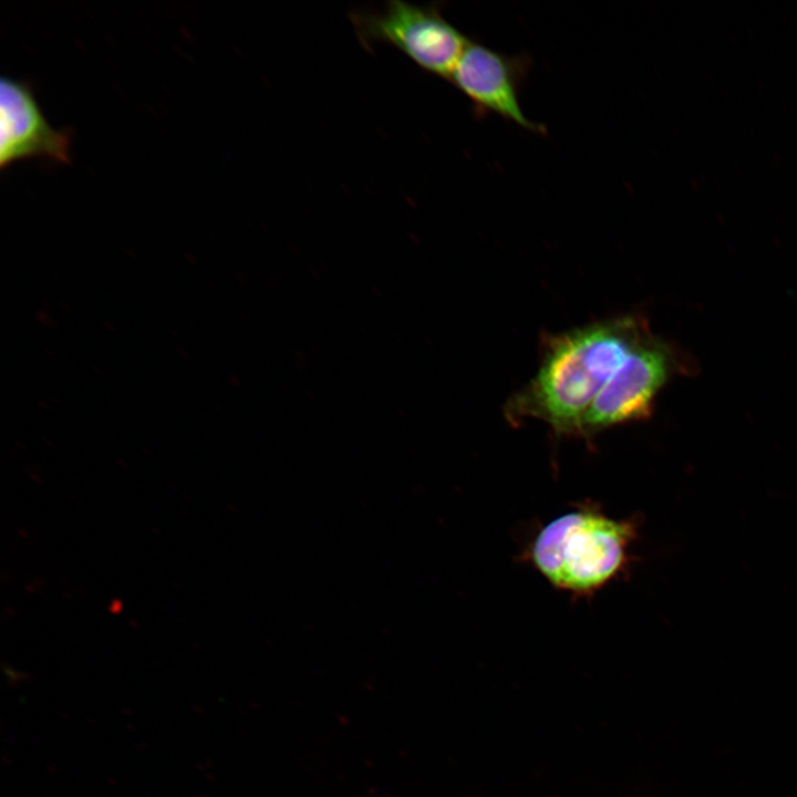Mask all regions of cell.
Masks as SVG:
<instances>
[{
	"label": "cell",
	"instance_id": "obj_1",
	"mask_svg": "<svg viewBox=\"0 0 797 797\" xmlns=\"http://www.w3.org/2000/svg\"><path fill=\"white\" fill-rule=\"evenodd\" d=\"M650 331L644 318L625 313L544 335L538 368L506 402V418L538 420L576 437L597 394Z\"/></svg>",
	"mask_w": 797,
	"mask_h": 797
},
{
	"label": "cell",
	"instance_id": "obj_2",
	"mask_svg": "<svg viewBox=\"0 0 797 797\" xmlns=\"http://www.w3.org/2000/svg\"><path fill=\"white\" fill-rule=\"evenodd\" d=\"M634 531L628 521L593 510L573 511L555 519L538 534L531 559L557 588L591 593L619 573Z\"/></svg>",
	"mask_w": 797,
	"mask_h": 797
},
{
	"label": "cell",
	"instance_id": "obj_3",
	"mask_svg": "<svg viewBox=\"0 0 797 797\" xmlns=\"http://www.w3.org/2000/svg\"><path fill=\"white\" fill-rule=\"evenodd\" d=\"M351 20L364 45L390 44L423 71L445 80L470 41L435 4L392 0L381 11L354 12Z\"/></svg>",
	"mask_w": 797,
	"mask_h": 797
},
{
	"label": "cell",
	"instance_id": "obj_4",
	"mask_svg": "<svg viewBox=\"0 0 797 797\" xmlns=\"http://www.w3.org/2000/svg\"><path fill=\"white\" fill-rule=\"evenodd\" d=\"M680 371L674 348L650 331L597 394L576 437L591 439L614 426L648 418L660 390Z\"/></svg>",
	"mask_w": 797,
	"mask_h": 797
},
{
	"label": "cell",
	"instance_id": "obj_5",
	"mask_svg": "<svg viewBox=\"0 0 797 797\" xmlns=\"http://www.w3.org/2000/svg\"><path fill=\"white\" fill-rule=\"evenodd\" d=\"M529 70L530 59L526 55H508L469 41L449 81L477 113H495L525 130L546 134L542 124L525 115L519 102Z\"/></svg>",
	"mask_w": 797,
	"mask_h": 797
},
{
	"label": "cell",
	"instance_id": "obj_6",
	"mask_svg": "<svg viewBox=\"0 0 797 797\" xmlns=\"http://www.w3.org/2000/svg\"><path fill=\"white\" fill-rule=\"evenodd\" d=\"M70 148V133L49 124L31 89L23 82L1 77L0 167L32 157L69 164Z\"/></svg>",
	"mask_w": 797,
	"mask_h": 797
}]
</instances>
